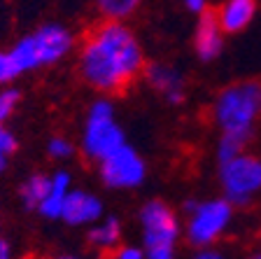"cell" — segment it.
Returning <instances> with one entry per match:
<instances>
[{
	"instance_id": "29",
	"label": "cell",
	"mask_w": 261,
	"mask_h": 259,
	"mask_svg": "<svg viewBox=\"0 0 261 259\" xmlns=\"http://www.w3.org/2000/svg\"><path fill=\"white\" fill-rule=\"evenodd\" d=\"M54 259H77V257H54Z\"/></svg>"
},
{
	"instance_id": "9",
	"label": "cell",
	"mask_w": 261,
	"mask_h": 259,
	"mask_svg": "<svg viewBox=\"0 0 261 259\" xmlns=\"http://www.w3.org/2000/svg\"><path fill=\"white\" fill-rule=\"evenodd\" d=\"M103 215V205L96 196L82 192V189H70L61 208V220L72 224V227H82V224H93L98 217Z\"/></svg>"
},
{
	"instance_id": "10",
	"label": "cell",
	"mask_w": 261,
	"mask_h": 259,
	"mask_svg": "<svg viewBox=\"0 0 261 259\" xmlns=\"http://www.w3.org/2000/svg\"><path fill=\"white\" fill-rule=\"evenodd\" d=\"M219 19L212 7L201 10V21L196 31V52L203 61H212L222 52V35H219Z\"/></svg>"
},
{
	"instance_id": "18",
	"label": "cell",
	"mask_w": 261,
	"mask_h": 259,
	"mask_svg": "<svg viewBox=\"0 0 261 259\" xmlns=\"http://www.w3.org/2000/svg\"><path fill=\"white\" fill-rule=\"evenodd\" d=\"M98 10L105 19H112V21H119V19H126L128 14H133L140 0H96Z\"/></svg>"
},
{
	"instance_id": "12",
	"label": "cell",
	"mask_w": 261,
	"mask_h": 259,
	"mask_svg": "<svg viewBox=\"0 0 261 259\" xmlns=\"http://www.w3.org/2000/svg\"><path fill=\"white\" fill-rule=\"evenodd\" d=\"M145 75H147V82L156 89L159 93L168 98L173 103H179L182 101V93H185V86H182V80H179L177 73H173L170 68L166 65H147L145 68Z\"/></svg>"
},
{
	"instance_id": "23",
	"label": "cell",
	"mask_w": 261,
	"mask_h": 259,
	"mask_svg": "<svg viewBox=\"0 0 261 259\" xmlns=\"http://www.w3.org/2000/svg\"><path fill=\"white\" fill-rule=\"evenodd\" d=\"M114 259H142V252L138 248H119L114 252Z\"/></svg>"
},
{
	"instance_id": "3",
	"label": "cell",
	"mask_w": 261,
	"mask_h": 259,
	"mask_svg": "<svg viewBox=\"0 0 261 259\" xmlns=\"http://www.w3.org/2000/svg\"><path fill=\"white\" fill-rule=\"evenodd\" d=\"M114 110L110 101H96L89 110L87 129H84V152L89 159L103 161L117 147L124 145V133L114 122Z\"/></svg>"
},
{
	"instance_id": "28",
	"label": "cell",
	"mask_w": 261,
	"mask_h": 259,
	"mask_svg": "<svg viewBox=\"0 0 261 259\" xmlns=\"http://www.w3.org/2000/svg\"><path fill=\"white\" fill-rule=\"evenodd\" d=\"M7 159H10V157H3V154H0V173L7 168Z\"/></svg>"
},
{
	"instance_id": "24",
	"label": "cell",
	"mask_w": 261,
	"mask_h": 259,
	"mask_svg": "<svg viewBox=\"0 0 261 259\" xmlns=\"http://www.w3.org/2000/svg\"><path fill=\"white\" fill-rule=\"evenodd\" d=\"M149 257L147 259H173V254H170V248H159V250H149Z\"/></svg>"
},
{
	"instance_id": "14",
	"label": "cell",
	"mask_w": 261,
	"mask_h": 259,
	"mask_svg": "<svg viewBox=\"0 0 261 259\" xmlns=\"http://www.w3.org/2000/svg\"><path fill=\"white\" fill-rule=\"evenodd\" d=\"M49 192V178L47 175H31L26 182L19 187V199L28 210H38Z\"/></svg>"
},
{
	"instance_id": "17",
	"label": "cell",
	"mask_w": 261,
	"mask_h": 259,
	"mask_svg": "<svg viewBox=\"0 0 261 259\" xmlns=\"http://www.w3.org/2000/svg\"><path fill=\"white\" fill-rule=\"evenodd\" d=\"M247 138H250V131H224L222 145H219V159H222V163L238 157V152L245 147Z\"/></svg>"
},
{
	"instance_id": "13",
	"label": "cell",
	"mask_w": 261,
	"mask_h": 259,
	"mask_svg": "<svg viewBox=\"0 0 261 259\" xmlns=\"http://www.w3.org/2000/svg\"><path fill=\"white\" fill-rule=\"evenodd\" d=\"M254 0H228V5L219 14V26L226 33H238L243 31L254 16Z\"/></svg>"
},
{
	"instance_id": "19",
	"label": "cell",
	"mask_w": 261,
	"mask_h": 259,
	"mask_svg": "<svg viewBox=\"0 0 261 259\" xmlns=\"http://www.w3.org/2000/svg\"><path fill=\"white\" fill-rule=\"evenodd\" d=\"M21 101V93L12 89V86H3V91H0V124H5L7 119L12 117V112L16 110Z\"/></svg>"
},
{
	"instance_id": "20",
	"label": "cell",
	"mask_w": 261,
	"mask_h": 259,
	"mask_svg": "<svg viewBox=\"0 0 261 259\" xmlns=\"http://www.w3.org/2000/svg\"><path fill=\"white\" fill-rule=\"evenodd\" d=\"M19 75H21V73L16 70V65H14V61H12L10 52H0V86H7Z\"/></svg>"
},
{
	"instance_id": "15",
	"label": "cell",
	"mask_w": 261,
	"mask_h": 259,
	"mask_svg": "<svg viewBox=\"0 0 261 259\" xmlns=\"http://www.w3.org/2000/svg\"><path fill=\"white\" fill-rule=\"evenodd\" d=\"M10 56L12 61H14L16 70L21 73H31L35 70V68H40V61H38V52H35V44H33V38L31 35H26V38L16 40L14 47L10 49Z\"/></svg>"
},
{
	"instance_id": "22",
	"label": "cell",
	"mask_w": 261,
	"mask_h": 259,
	"mask_svg": "<svg viewBox=\"0 0 261 259\" xmlns=\"http://www.w3.org/2000/svg\"><path fill=\"white\" fill-rule=\"evenodd\" d=\"M14 152H16V138H14V133L0 124V154H3V157H12Z\"/></svg>"
},
{
	"instance_id": "26",
	"label": "cell",
	"mask_w": 261,
	"mask_h": 259,
	"mask_svg": "<svg viewBox=\"0 0 261 259\" xmlns=\"http://www.w3.org/2000/svg\"><path fill=\"white\" fill-rule=\"evenodd\" d=\"M189 10H203L205 7V0H187Z\"/></svg>"
},
{
	"instance_id": "6",
	"label": "cell",
	"mask_w": 261,
	"mask_h": 259,
	"mask_svg": "<svg viewBox=\"0 0 261 259\" xmlns=\"http://www.w3.org/2000/svg\"><path fill=\"white\" fill-rule=\"evenodd\" d=\"M140 220H142V227H145L147 252L173 245L175 236H177V222H175L173 213H170L161 201L147 203L140 213Z\"/></svg>"
},
{
	"instance_id": "11",
	"label": "cell",
	"mask_w": 261,
	"mask_h": 259,
	"mask_svg": "<svg viewBox=\"0 0 261 259\" xmlns=\"http://www.w3.org/2000/svg\"><path fill=\"white\" fill-rule=\"evenodd\" d=\"M70 175L65 171H56L51 178H49V192L44 196V201L40 203V215L47 217V220H59L61 217V208H63V201L70 192Z\"/></svg>"
},
{
	"instance_id": "16",
	"label": "cell",
	"mask_w": 261,
	"mask_h": 259,
	"mask_svg": "<svg viewBox=\"0 0 261 259\" xmlns=\"http://www.w3.org/2000/svg\"><path fill=\"white\" fill-rule=\"evenodd\" d=\"M119 220H114V217H108L105 222H100L98 227H93L89 231V243L98 250H112L114 245L119 243Z\"/></svg>"
},
{
	"instance_id": "27",
	"label": "cell",
	"mask_w": 261,
	"mask_h": 259,
	"mask_svg": "<svg viewBox=\"0 0 261 259\" xmlns=\"http://www.w3.org/2000/svg\"><path fill=\"white\" fill-rule=\"evenodd\" d=\"M196 259H222L219 254H215V252H203V254H198Z\"/></svg>"
},
{
	"instance_id": "5",
	"label": "cell",
	"mask_w": 261,
	"mask_h": 259,
	"mask_svg": "<svg viewBox=\"0 0 261 259\" xmlns=\"http://www.w3.org/2000/svg\"><path fill=\"white\" fill-rule=\"evenodd\" d=\"M222 180L228 199L245 203L247 196L261 187V161L254 157H233L224 163Z\"/></svg>"
},
{
	"instance_id": "30",
	"label": "cell",
	"mask_w": 261,
	"mask_h": 259,
	"mask_svg": "<svg viewBox=\"0 0 261 259\" xmlns=\"http://www.w3.org/2000/svg\"><path fill=\"white\" fill-rule=\"evenodd\" d=\"M252 259H261V254H256V257H252Z\"/></svg>"
},
{
	"instance_id": "1",
	"label": "cell",
	"mask_w": 261,
	"mask_h": 259,
	"mask_svg": "<svg viewBox=\"0 0 261 259\" xmlns=\"http://www.w3.org/2000/svg\"><path fill=\"white\" fill-rule=\"evenodd\" d=\"M145 68L136 35L108 19L89 33L80 52V73L87 84L105 93H124Z\"/></svg>"
},
{
	"instance_id": "4",
	"label": "cell",
	"mask_w": 261,
	"mask_h": 259,
	"mask_svg": "<svg viewBox=\"0 0 261 259\" xmlns=\"http://www.w3.org/2000/svg\"><path fill=\"white\" fill-rule=\"evenodd\" d=\"M100 178L108 187L114 189L136 187L145 178V163L138 157V152L124 143L100 161Z\"/></svg>"
},
{
	"instance_id": "8",
	"label": "cell",
	"mask_w": 261,
	"mask_h": 259,
	"mask_svg": "<svg viewBox=\"0 0 261 259\" xmlns=\"http://www.w3.org/2000/svg\"><path fill=\"white\" fill-rule=\"evenodd\" d=\"M228 215H231V205L226 201H212L196 208L194 220L189 224V238L194 243H210L226 227Z\"/></svg>"
},
{
	"instance_id": "2",
	"label": "cell",
	"mask_w": 261,
	"mask_h": 259,
	"mask_svg": "<svg viewBox=\"0 0 261 259\" xmlns=\"http://www.w3.org/2000/svg\"><path fill=\"white\" fill-rule=\"evenodd\" d=\"M261 110V82H240L224 89L217 101V119L224 131H250Z\"/></svg>"
},
{
	"instance_id": "25",
	"label": "cell",
	"mask_w": 261,
	"mask_h": 259,
	"mask_svg": "<svg viewBox=\"0 0 261 259\" xmlns=\"http://www.w3.org/2000/svg\"><path fill=\"white\" fill-rule=\"evenodd\" d=\"M0 259H14L12 257V248L5 238H0Z\"/></svg>"
},
{
	"instance_id": "21",
	"label": "cell",
	"mask_w": 261,
	"mask_h": 259,
	"mask_svg": "<svg viewBox=\"0 0 261 259\" xmlns=\"http://www.w3.org/2000/svg\"><path fill=\"white\" fill-rule=\"evenodd\" d=\"M47 152H49V157L51 159H68L72 154V145H70V140H65V138L56 135V138L49 140Z\"/></svg>"
},
{
	"instance_id": "7",
	"label": "cell",
	"mask_w": 261,
	"mask_h": 259,
	"mask_svg": "<svg viewBox=\"0 0 261 259\" xmlns=\"http://www.w3.org/2000/svg\"><path fill=\"white\" fill-rule=\"evenodd\" d=\"M31 38L33 44H35V52H38L40 68L59 63L72 49V42H75L72 33L68 28H63L61 23H44L35 33H31Z\"/></svg>"
}]
</instances>
